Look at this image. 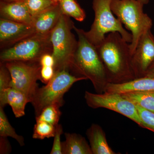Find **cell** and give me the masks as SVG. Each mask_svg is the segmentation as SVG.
<instances>
[{
    "label": "cell",
    "instance_id": "6da1fadb",
    "mask_svg": "<svg viewBox=\"0 0 154 154\" xmlns=\"http://www.w3.org/2000/svg\"><path fill=\"white\" fill-rule=\"evenodd\" d=\"M129 44L120 33L112 32L106 35L96 47L105 67L108 83L121 84L136 79Z\"/></svg>",
    "mask_w": 154,
    "mask_h": 154
},
{
    "label": "cell",
    "instance_id": "7a4b0ae2",
    "mask_svg": "<svg viewBox=\"0 0 154 154\" xmlns=\"http://www.w3.org/2000/svg\"><path fill=\"white\" fill-rule=\"evenodd\" d=\"M78 45L69 70L76 76L90 80L97 94H103L108 83L104 64L97 47L87 38L85 31L74 25Z\"/></svg>",
    "mask_w": 154,
    "mask_h": 154
},
{
    "label": "cell",
    "instance_id": "3957f363",
    "mask_svg": "<svg viewBox=\"0 0 154 154\" xmlns=\"http://www.w3.org/2000/svg\"><path fill=\"white\" fill-rule=\"evenodd\" d=\"M144 5L138 0H112L110 5L113 14L132 35L129 44L132 55L140 37L153 25L152 19L144 13Z\"/></svg>",
    "mask_w": 154,
    "mask_h": 154
},
{
    "label": "cell",
    "instance_id": "277c9868",
    "mask_svg": "<svg viewBox=\"0 0 154 154\" xmlns=\"http://www.w3.org/2000/svg\"><path fill=\"white\" fill-rule=\"evenodd\" d=\"M74 25L69 17L63 14L51 33L55 72L64 69L69 71L71 66L78 45V41L72 31Z\"/></svg>",
    "mask_w": 154,
    "mask_h": 154
},
{
    "label": "cell",
    "instance_id": "5b68a950",
    "mask_svg": "<svg viewBox=\"0 0 154 154\" xmlns=\"http://www.w3.org/2000/svg\"><path fill=\"white\" fill-rule=\"evenodd\" d=\"M112 0H94L93 8L95 19L91 29L85 31L86 36L96 47L104 40L107 33L118 32L122 38L130 43L132 35L122 26V24L113 15L111 9Z\"/></svg>",
    "mask_w": 154,
    "mask_h": 154
},
{
    "label": "cell",
    "instance_id": "8992f818",
    "mask_svg": "<svg viewBox=\"0 0 154 154\" xmlns=\"http://www.w3.org/2000/svg\"><path fill=\"white\" fill-rule=\"evenodd\" d=\"M84 77L71 74L68 70L56 72L52 79L41 88H38L30 103L33 105L36 117L45 107L53 104L64 105L65 94L74 83L87 80Z\"/></svg>",
    "mask_w": 154,
    "mask_h": 154
},
{
    "label": "cell",
    "instance_id": "52a82bcc",
    "mask_svg": "<svg viewBox=\"0 0 154 154\" xmlns=\"http://www.w3.org/2000/svg\"><path fill=\"white\" fill-rule=\"evenodd\" d=\"M50 34L36 33L11 47L3 49L0 54L1 62L11 61L39 62L44 54H52Z\"/></svg>",
    "mask_w": 154,
    "mask_h": 154
},
{
    "label": "cell",
    "instance_id": "ba28073f",
    "mask_svg": "<svg viewBox=\"0 0 154 154\" xmlns=\"http://www.w3.org/2000/svg\"><path fill=\"white\" fill-rule=\"evenodd\" d=\"M11 77L10 87L22 92L31 102L38 88L41 66L39 62L11 61L4 63Z\"/></svg>",
    "mask_w": 154,
    "mask_h": 154
},
{
    "label": "cell",
    "instance_id": "9c48e42d",
    "mask_svg": "<svg viewBox=\"0 0 154 154\" xmlns=\"http://www.w3.org/2000/svg\"><path fill=\"white\" fill-rule=\"evenodd\" d=\"M85 99L87 105L91 108H104L113 110L126 116L141 127V121L135 105L121 94H94L86 91Z\"/></svg>",
    "mask_w": 154,
    "mask_h": 154
},
{
    "label": "cell",
    "instance_id": "30bf717a",
    "mask_svg": "<svg viewBox=\"0 0 154 154\" xmlns=\"http://www.w3.org/2000/svg\"><path fill=\"white\" fill-rule=\"evenodd\" d=\"M154 61V36L149 30L140 39L132 55L131 63L136 79L144 76Z\"/></svg>",
    "mask_w": 154,
    "mask_h": 154
},
{
    "label": "cell",
    "instance_id": "8fae6325",
    "mask_svg": "<svg viewBox=\"0 0 154 154\" xmlns=\"http://www.w3.org/2000/svg\"><path fill=\"white\" fill-rule=\"evenodd\" d=\"M36 33L32 25L0 19L1 48H8Z\"/></svg>",
    "mask_w": 154,
    "mask_h": 154
},
{
    "label": "cell",
    "instance_id": "7c38bea8",
    "mask_svg": "<svg viewBox=\"0 0 154 154\" xmlns=\"http://www.w3.org/2000/svg\"><path fill=\"white\" fill-rule=\"evenodd\" d=\"M1 18L23 24L32 25L33 19L24 1L0 3Z\"/></svg>",
    "mask_w": 154,
    "mask_h": 154
},
{
    "label": "cell",
    "instance_id": "4fadbf2b",
    "mask_svg": "<svg viewBox=\"0 0 154 154\" xmlns=\"http://www.w3.org/2000/svg\"><path fill=\"white\" fill-rule=\"evenodd\" d=\"M62 15L60 7L58 4L54 5L33 17L32 25L36 33L50 34L57 25Z\"/></svg>",
    "mask_w": 154,
    "mask_h": 154
},
{
    "label": "cell",
    "instance_id": "5bb4252c",
    "mask_svg": "<svg viewBox=\"0 0 154 154\" xmlns=\"http://www.w3.org/2000/svg\"><path fill=\"white\" fill-rule=\"evenodd\" d=\"M140 91H154V78L143 77L121 84L108 83L104 93L122 94Z\"/></svg>",
    "mask_w": 154,
    "mask_h": 154
},
{
    "label": "cell",
    "instance_id": "9a60e30c",
    "mask_svg": "<svg viewBox=\"0 0 154 154\" xmlns=\"http://www.w3.org/2000/svg\"><path fill=\"white\" fill-rule=\"evenodd\" d=\"M29 102L25 94L11 87L0 92V106L4 107L10 105L16 118L25 115V106Z\"/></svg>",
    "mask_w": 154,
    "mask_h": 154
},
{
    "label": "cell",
    "instance_id": "2e32d148",
    "mask_svg": "<svg viewBox=\"0 0 154 154\" xmlns=\"http://www.w3.org/2000/svg\"><path fill=\"white\" fill-rule=\"evenodd\" d=\"M86 134L93 154H117L108 145L105 133L99 125H91L87 130Z\"/></svg>",
    "mask_w": 154,
    "mask_h": 154
},
{
    "label": "cell",
    "instance_id": "e0dca14e",
    "mask_svg": "<svg viewBox=\"0 0 154 154\" xmlns=\"http://www.w3.org/2000/svg\"><path fill=\"white\" fill-rule=\"evenodd\" d=\"M65 140L62 142V154H93L86 139L76 133H65Z\"/></svg>",
    "mask_w": 154,
    "mask_h": 154
},
{
    "label": "cell",
    "instance_id": "ac0fdd59",
    "mask_svg": "<svg viewBox=\"0 0 154 154\" xmlns=\"http://www.w3.org/2000/svg\"><path fill=\"white\" fill-rule=\"evenodd\" d=\"M121 95L135 106L154 112V91L131 92Z\"/></svg>",
    "mask_w": 154,
    "mask_h": 154
},
{
    "label": "cell",
    "instance_id": "d6986e66",
    "mask_svg": "<svg viewBox=\"0 0 154 154\" xmlns=\"http://www.w3.org/2000/svg\"><path fill=\"white\" fill-rule=\"evenodd\" d=\"M63 14L82 22L86 17L85 11L75 0H60L59 3Z\"/></svg>",
    "mask_w": 154,
    "mask_h": 154
},
{
    "label": "cell",
    "instance_id": "ffe728a7",
    "mask_svg": "<svg viewBox=\"0 0 154 154\" xmlns=\"http://www.w3.org/2000/svg\"><path fill=\"white\" fill-rule=\"evenodd\" d=\"M0 137H11L17 141L20 146L25 145L24 138L17 134L16 131L9 122L4 110V107L0 106Z\"/></svg>",
    "mask_w": 154,
    "mask_h": 154
},
{
    "label": "cell",
    "instance_id": "44dd1931",
    "mask_svg": "<svg viewBox=\"0 0 154 154\" xmlns=\"http://www.w3.org/2000/svg\"><path fill=\"white\" fill-rule=\"evenodd\" d=\"M61 105L59 104H53L44 108L38 116L36 117V121H44L56 126L61 116L60 108Z\"/></svg>",
    "mask_w": 154,
    "mask_h": 154
},
{
    "label": "cell",
    "instance_id": "7402d4cb",
    "mask_svg": "<svg viewBox=\"0 0 154 154\" xmlns=\"http://www.w3.org/2000/svg\"><path fill=\"white\" fill-rule=\"evenodd\" d=\"M56 127L44 121H36L33 127L32 137L34 139L44 140L53 137L55 135Z\"/></svg>",
    "mask_w": 154,
    "mask_h": 154
},
{
    "label": "cell",
    "instance_id": "603a6c76",
    "mask_svg": "<svg viewBox=\"0 0 154 154\" xmlns=\"http://www.w3.org/2000/svg\"><path fill=\"white\" fill-rule=\"evenodd\" d=\"M24 2L33 18L56 4L51 0H25Z\"/></svg>",
    "mask_w": 154,
    "mask_h": 154
},
{
    "label": "cell",
    "instance_id": "cb8c5ba5",
    "mask_svg": "<svg viewBox=\"0 0 154 154\" xmlns=\"http://www.w3.org/2000/svg\"><path fill=\"white\" fill-rule=\"evenodd\" d=\"M141 121V127L154 132V112L136 106Z\"/></svg>",
    "mask_w": 154,
    "mask_h": 154
},
{
    "label": "cell",
    "instance_id": "d4e9b609",
    "mask_svg": "<svg viewBox=\"0 0 154 154\" xmlns=\"http://www.w3.org/2000/svg\"><path fill=\"white\" fill-rule=\"evenodd\" d=\"M11 77L10 72L4 63H0V92L10 87Z\"/></svg>",
    "mask_w": 154,
    "mask_h": 154
},
{
    "label": "cell",
    "instance_id": "484cf974",
    "mask_svg": "<svg viewBox=\"0 0 154 154\" xmlns=\"http://www.w3.org/2000/svg\"><path fill=\"white\" fill-rule=\"evenodd\" d=\"M63 128L61 124H58L56 127L55 135L54 137L53 144L50 152L51 154H62V142L61 136L63 134Z\"/></svg>",
    "mask_w": 154,
    "mask_h": 154
},
{
    "label": "cell",
    "instance_id": "4316f807",
    "mask_svg": "<svg viewBox=\"0 0 154 154\" xmlns=\"http://www.w3.org/2000/svg\"><path fill=\"white\" fill-rule=\"evenodd\" d=\"M55 73L54 67L41 66L39 80L46 85L52 79Z\"/></svg>",
    "mask_w": 154,
    "mask_h": 154
},
{
    "label": "cell",
    "instance_id": "83f0119b",
    "mask_svg": "<svg viewBox=\"0 0 154 154\" xmlns=\"http://www.w3.org/2000/svg\"><path fill=\"white\" fill-rule=\"evenodd\" d=\"M0 154H9L12 149L7 137H0Z\"/></svg>",
    "mask_w": 154,
    "mask_h": 154
},
{
    "label": "cell",
    "instance_id": "f1b7e54d",
    "mask_svg": "<svg viewBox=\"0 0 154 154\" xmlns=\"http://www.w3.org/2000/svg\"><path fill=\"white\" fill-rule=\"evenodd\" d=\"M41 66H54V60L51 53H47L42 57L39 61Z\"/></svg>",
    "mask_w": 154,
    "mask_h": 154
},
{
    "label": "cell",
    "instance_id": "f546056e",
    "mask_svg": "<svg viewBox=\"0 0 154 154\" xmlns=\"http://www.w3.org/2000/svg\"><path fill=\"white\" fill-rule=\"evenodd\" d=\"M144 77L154 78V61L148 69Z\"/></svg>",
    "mask_w": 154,
    "mask_h": 154
},
{
    "label": "cell",
    "instance_id": "4dcf8cb0",
    "mask_svg": "<svg viewBox=\"0 0 154 154\" xmlns=\"http://www.w3.org/2000/svg\"><path fill=\"white\" fill-rule=\"evenodd\" d=\"M25 0H1V2H20V1H24Z\"/></svg>",
    "mask_w": 154,
    "mask_h": 154
},
{
    "label": "cell",
    "instance_id": "1f68e13d",
    "mask_svg": "<svg viewBox=\"0 0 154 154\" xmlns=\"http://www.w3.org/2000/svg\"><path fill=\"white\" fill-rule=\"evenodd\" d=\"M141 3H142L144 5H147L148 4L149 2V0H138Z\"/></svg>",
    "mask_w": 154,
    "mask_h": 154
},
{
    "label": "cell",
    "instance_id": "d6a6232c",
    "mask_svg": "<svg viewBox=\"0 0 154 154\" xmlns=\"http://www.w3.org/2000/svg\"><path fill=\"white\" fill-rule=\"evenodd\" d=\"M51 1L53 2L55 4H58L59 3L60 0H51Z\"/></svg>",
    "mask_w": 154,
    "mask_h": 154
}]
</instances>
